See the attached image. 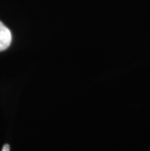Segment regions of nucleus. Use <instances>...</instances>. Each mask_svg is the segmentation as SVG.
<instances>
[{
    "label": "nucleus",
    "instance_id": "1",
    "mask_svg": "<svg viewBox=\"0 0 150 151\" xmlns=\"http://www.w3.org/2000/svg\"><path fill=\"white\" fill-rule=\"evenodd\" d=\"M12 42V34L9 28L0 22V52L8 49Z\"/></svg>",
    "mask_w": 150,
    "mask_h": 151
},
{
    "label": "nucleus",
    "instance_id": "2",
    "mask_svg": "<svg viewBox=\"0 0 150 151\" xmlns=\"http://www.w3.org/2000/svg\"><path fill=\"white\" fill-rule=\"evenodd\" d=\"M2 151H10V145L9 144H4L3 145V147H2Z\"/></svg>",
    "mask_w": 150,
    "mask_h": 151
}]
</instances>
